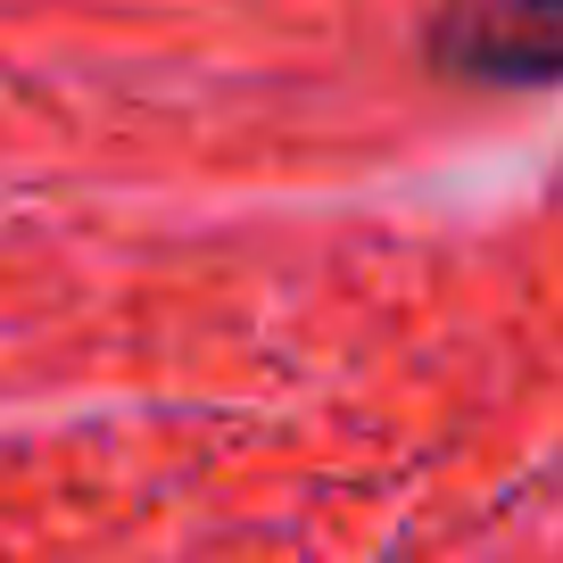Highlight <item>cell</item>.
I'll return each mask as SVG.
<instances>
[{"instance_id": "6da1fadb", "label": "cell", "mask_w": 563, "mask_h": 563, "mask_svg": "<svg viewBox=\"0 0 563 563\" xmlns=\"http://www.w3.org/2000/svg\"><path fill=\"white\" fill-rule=\"evenodd\" d=\"M431 67L448 84H489V91L563 84V0H440Z\"/></svg>"}]
</instances>
